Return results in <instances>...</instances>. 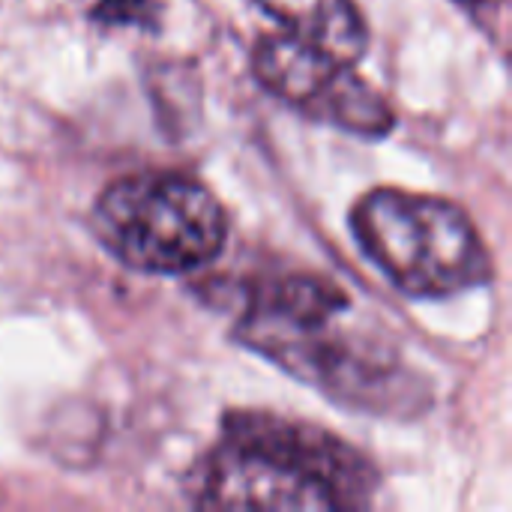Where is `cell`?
Here are the masks:
<instances>
[{"instance_id":"6da1fadb","label":"cell","mask_w":512,"mask_h":512,"mask_svg":"<svg viewBox=\"0 0 512 512\" xmlns=\"http://www.w3.org/2000/svg\"><path fill=\"white\" fill-rule=\"evenodd\" d=\"M234 336L333 402L372 414H414L426 396L399 351L369 330L351 297L324 276L252 282Z\"/></svg>"},{"instance_id":"7a4b0ae2","label":"cell","mask_w":512,"mask_h":512,"mask_svg":"<svg viewBox=\"0 0 512 512\" xmlns=\"http://www.w3.org/2000/svg\"><path fill=\"white\" fill-rule=\"evenodd\" d=\"M186 492L204 510H363L378 492V474L327 429L264 411H231Z\"/></svg>"},{"instance_id":"3957f363","label":"cell","mask_w":512,"mask_h":512,"mask_svg":"<svg viewBox=\"0 0 512 512\" xmlns=\"http://www.w3.org/2000/svg\"><path fill=\"white\" fill-rule=\"evenodd\" d=\"M351 234L363 255L414 300L456 297L492 279L477 225L438 195L372 189L351 207Z\"/></svg>"},{"instance_id":"277c9868","label":"cell","mask_w":512,"mask_h":512,"mask_svg":"<svg viewBox=\"0 0 512 512\" xmlns=\"http://www.w3.org/2000/svg\"><path fill=\"white\" fill-rule=\"evenodd\" d=\"M93 231L120 264L138 273L177 276L222 255L228 216L204 183L174 171H144L99 192Z\"/></svg>"},{"instance_id":"5b68a950","label":"cell","mask_w":512,"mask_h":512,"mask_svg":"<svg viewBox=\"0 0 512 512\" xmlns=\"http://www.w3.org/2000/svg\"><path fill=\"white\" fill-rule=\"evenodd\" d=\"M252 72L258 84L315 123L360 138H384L396 126V111L354 63L318 51L288 33L255 42Z\"/></svg>"},{"instance_id":"8992f818","label":"cell","mask_w":512,"mask_h":512,"mask_svg":"<svg viewBox=\"0 0 512 512\" xmlns=\"http://www.w3.org/2000/svg\"><path fill=\"white\" fill-rule=\"evenodd\" d=\"M258 6L282 33L345 63H357L369 45V30L354 0H258Z\"/></svg>"},{"instance_id":"52a82bcc","label":"cell","mask_w":512,"mask_h":512,"mask_svg":"<svg viewBox=\"0 0 512 512\" xmlns=\"http://www.w3.org/2000/svg\"><path fill=\"white\" fill-rule=\"evenodd\" d=\"M93 18L111 27H156L159 6L156 0H96Z\"/></svg>"},{"instance_id":"ba28073f","label":"cell","mask_w":512,"mask_h":512,"mask_svg":"<svg viewBox=\"0 0 512 512\" xmlns=\"http://www.w3.org/2000/svg\"><path fill=\"white\" fill-rule=\"evenodd\" d=\"M459 3H465V6H471V9H498L504 0H459Z\"/></svg>"}]
</instances>
